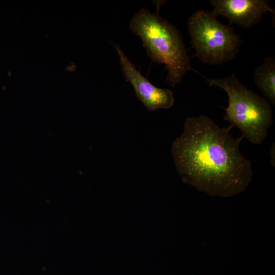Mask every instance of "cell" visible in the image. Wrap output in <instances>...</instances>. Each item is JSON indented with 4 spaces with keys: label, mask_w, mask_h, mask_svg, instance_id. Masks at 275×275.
Segmentation results:
<instances>
[{
    "label": "cell",
    "mask_w": 275,
    "mask_h": 275,
    "mask_svg": "<svg viewBox=\"0 0 275 275\" xmlns=\"http://www.w3.org/2000/svg\"><path fill=\"white\" fill-rule=\"evenodd\" d=\"M201 115L186 118L171 148L183 181L211 196L227 197L244 191L253 174L251 161L241 153L243 137Z\"/></svg>",
    "instance_id": "cell-1"
},
{
    "label": "cell",
    "mask_w": 275,
    "mask_h": 275,
    "mask_svg": "<svg viewBox=\"0 0 275 275\" xmlns=\"http://www.w3.org/2000/svg\"><path fill=\"white\" fill-rule=\"evenodd\" d=\"M129 28L141 38L151 60L164 65L173 87L181 82L188 71H195L180 32L158 13L141 9L130 21Z\"/></svg>",
    "instance_id": "cell-2"
},
{
    "label": "cell",
    "mask_w": 275,
    "mask_h": 275,
    "mask_svg": "<svg viewBox=\"0 0 275 275\" xmlns=\"http://www.w3.org/2000/svg\"><path fill=\"white\" fill-rule=\"evenodd\" d=\"M208 85L223 89L228 97V105L224 107V119L230 126L237 127L242 136L252 143L260 144L266 138L273 123L270 104L264 98L242 85L234 74L223 78H206Z\"/></svg>",
    "instance_id": "cell-3"
},
{
    "label": "cell",
    "mask_w": 275,
    "mask_h": 275,
    "mask_svg": "<svg viewBox=\"0 0 275 275\" xmlns=\"http://www.w3.org/2000/svg\"><path fill=\"white\" fill-rule=\"evenodd\" d=\"M187 26L192 47L203 63L218 65L236 58L242 44L240 36L230 25L220 22L212 11L197 10Z\"/></svg>",
    "instance_id": "cell-4"
},
{
    "label": "cell",
    "mask_w": 275,
    "mask_h": 275,
    "mask_svg": "<svg viewBox=\"0 0 275 275\" xmlns=\"http://www.w3.org/2000/svg\"><path fill=\"white\" fill-rule=\"evenodd\" d=\"M113 45L119 55L126 80L132 85L136 97L145 107L149 111L171 108L175 101L173 92L153 85L136 69L119 46Z\"/></svg>",
    "instance_id": "cell-5"
},
{
    "label": "cell",
    "mask_w": 275,
    "mask_h": 275,
    "mask_svg": "<svg viewBox=\"0 0 275 275\" xmlns=\"http://www.w3.org/2000/svg\"><path fill=\"white\" fill-rule=\"evenodd\" d=\"M214 15L223 16L229 22L244 29H250L258 23L263 15L274 10L267 0H211Z\"/></svg>",
    "instance_id": "cell-6"
},
{
    "label": "cell",
    "mask_w": 275,
    "mask_h": 275,
    "mask_svg": "<svg viewBox=\"0 0 275 275\" xmlns=\"http://www.w3.org/2000/svg\"><path fill=\"white\" fill-rule=\"evenodd\" d=\"M257 88L272 104H275V59L267 56L254 72Z\"/></svg>",
    "instance_id": "cell-7"
},
{
    "label": "cell",
    "mask_w": 275,
    "mask_h": 275,
    "mask_svg": "<svg viewBox=\"0 0 275 275\" xmlns=\"http://www.w3.org/2000/svg\"><path fill=\"white\" fill-rule=\"evenodd\" d=\"M270 155L271 157V163L272 166L274 167V144L272 145L270 150Z\"/></svg>",
    "instance_id": "cell-8"
}]
</instances>
